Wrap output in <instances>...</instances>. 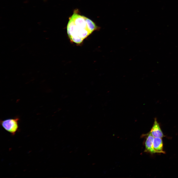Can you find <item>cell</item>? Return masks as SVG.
Listing matches in <instances>:
<instances>
[{"label":"cell","instance_id":"1","mask_svg":"<svg viewBox=\"0 0 178 178\" xmlns=\"http://www.w3.org/2000/svg\"><path fill=\"white\" fill-rule=\"evenodd\" d=\"M86 18L76 13L70 18L67 30L68 35L71 42L80 44L95 31L88 24Z\"/></svg>","mask_w":178,"mask_h":178},{"label":"cell","instance_id":"2","mask_svg":"<svg viewBox=\"0 0 178 178\" xmlns=\"http://www.w3.org/2000/svg\"><path fill=\"white\" fill-rule=\"evenodd\" d=\"M20 119L16 117L0 120L1 126L6 131L13 136L19 130V121Z\"/></svg>","mask_w":178,"mask_h":178},{"label":"cell","instance_id":"3","mask_svg":"<svg viewBox=\"0 0 178 178\" xmlns=\"http://www.w3.org/2000/svg\"><path fill=\"white\" fill-rule=\"evenodd\" d=\"M150 132L154 138H162L164 136L156 118H155L154 124Z\"/></svg>","mask_w":178,"mask_h":178},{"label":"cell","instance_id":"4","mask_svg":"<svg viewBox=\"0 0 178 178\" xmlns=\"http://www.w3.org/2000/svg\"><path fill=\"white\" fill-rule=\"evenodd\" d=\"M154 137L149 132L147 134L145 142V151L150 153H156L153 147V142Z\"/></svg>","mask_w":178,"mask_h":178},{"label":"cell","instance_id":"5","mask_svg":"<svg viewBox=\"0 0 178 178\" xmlns=\"http://www.w3.org/2000/svg\"><path fill=\"white\" fill-rule=\"evenodd\" d=\"M153 147L156 153H165V152L163 150V144L162 138H154Z\"/></svg>","mask_w":178,"mask_h":178}]
</instances>
